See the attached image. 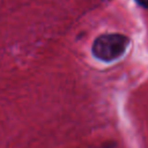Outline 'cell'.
<instances>
[{
    "label": "cell",
    "instance_id": "7a4b0ae2",
    "mask_svg": "<svg viewBox=\"0 0 148 148\" xmlns=\"http://www.w3.org/2000/svg\"><path fill=\"white\" fill-rule=\"evenodd\" d=\"M135 1L140 6L144 7V8H148V0H135Z\"/></svg>",
    "mask_w": 148,
    "mask_h": 148
},
{
    "label": "cell",
    "instance_id": "6da1fadb",
    "mask_svg": "<svg viewBox=\"0 0 148 148\" xmlns=\"http://www.w3.org/2000/svg\"><path fill=\"white\" fill-rule=\"evenodd\" d=\"M129 44L130 39L126 36L121 34H106L95 40L91 51L97 59L111 62L121 57Z\"/></svg>",
    "mask_w": 148,
    "mask_h": 148
}]
</instances>
